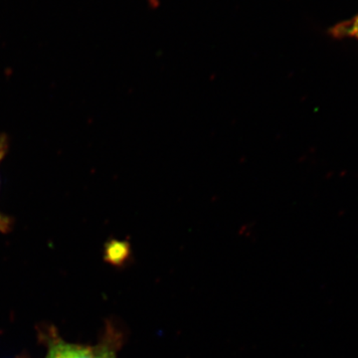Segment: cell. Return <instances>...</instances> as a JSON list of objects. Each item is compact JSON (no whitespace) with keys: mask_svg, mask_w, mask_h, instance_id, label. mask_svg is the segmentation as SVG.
Here are the masks:
<instances>
[{"mask_svg":"<svg viewBox=\"0 0 358 358\" xmlns=\"http://www.w3.org/2000/svg\"><path fill=\"white\" fill-rule=\"evenodd\" d=\"M46 358H99L96 348L75 345L56 338L49 341Z\"/></svg>","mask_w":358,"mask_h":358,"instance_id":"1","label":"cell"},{"mask_svg":"<svg viewBox=\"0 0 358 358\" xmlns=\"http://www.w3.org/2000/svg\"><path fill=\"white\" fill-rule=\"evenodd\" d=\"M120 343H121L120 334L110 329L103 343L96 346L99 358H117V350H119Z\"/></svg>","mask_w":358,"mask_h":358,"instance_id":"2","label":"cell"},{"mask_svg":"<svg viewBox=\"0 0 358 358\" xmlns=\"http://www.w3.org/2000/svg\"><path fill=\"white\" fill-rule=\"evenodd\" d=\"M331 34L336 38H352L358 40V15L334 26Z\"/></svg>","mask_w":358,"mask_h":358,"instance_id":"3","label":"cell"},{"mask_svg":"<svg viewBox=\"0 0 358 358\" xmlns=\"http://www.w3.org/2000/svg\"><path fill=\"white\" fill-rule=\"evenodd\" d=\"M110 255L112 256V258H122V257H124L128 253V249H127V245L122 243V242H114L110 245V248L109 249Z\"/></svg>","mask_w":358,"mask_h":358,"instance_id":"4","label":"cell"},{"mask_svg":"<svg viewBox=\"0 0 358 358\" xmlns=\"http://www.w3.org/2000/svg\"><path fill=\"white\" fill-rule=\"evenodd\" d=\"M4 155L6 154H0V162L3 159ZM7 225H8L7 218L4 217V216L0 213V229H6V228H7Z\"/></svg>","mask_w":358,"mask_h":358,"instance_id":"5","label":"cell"},{"mask_svg":"<svg viewBox=\"0 0 358 358\" xmlns=\"http://www.w3.org/2000/svg\"><path fill=\"white\" fill-rule=\"evenodd\" d=\"M7 150V141L6 138L3 136H0V154H6Z\"/></svg>","mask_w":358,"mask_h":358,"instance_id":"6","label":"cell"}]
</instances>
